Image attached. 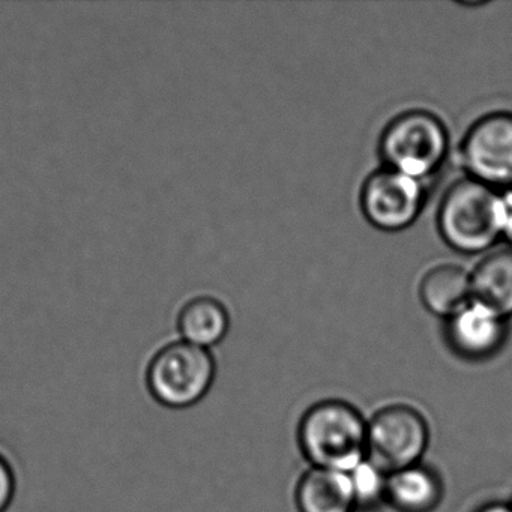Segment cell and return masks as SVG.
Instances as JSON below:
<instances>
[{
	"label": "cell",
	"instance_id": "obj_10",
	"mask_svg": "<svg viewBox=\"0 0 512 512\" xmlns=\"http://www.w3.org/2000/svg\"><path fill=\"white\" fill-rule=\"evenodd\" d=\"M443 482L424 464L389 473L385 502L398 512H433L442 502Z\"/></svg>",
	"mask_w": 512,
	"mask_h": 512
},
{
	"label": "cell",
	"instance_id": "obj_6",
	"mask_svg": "<svg viewBox=\"0 0 512 512\" xmlns=\"http://www.w3.org/2000/svg\"><path fill=\"white\" fill-rule=\"evenodd\" d=\"M460 157L470 178L494 190H512V113L476 121L461 143Z\"/></svg>",
	"mask_w": 512,
	"mask_h": 512
},
{
	"label": "cell",
	"instance_id": "obj_17",
	"mask_svg": "<svg viewBox=\"0 0 512 512\" xmlns=\"http://www.w3.org/2000/svg\"><path fill=\"white\" fill-rule=\"evenodd\" d=\"M476 512H512V505L503 502L488 503Z\"/></svg>",
	"mask_w": 512,
	"mask_h": 512
},
{
	"label": "cell",
	"instance_id": "obj_5",
	"mask_svg": "<svg viewBox=\"0 0 512 512\" xmlns=\"http://www.w3.org/2000/svg\"><path fill=\"white\" fill-rule=\"evenodd\" d=\"M428 443L427 419L409 404L383 407L368 421L367 458L388 475L421 463Z\"/></svg>",
	"mask_w": 512,
	"mask_h": 512
},
{
	"label": "cell",
	"instance_id": "obj_12",
	"mask_svg": "<svg viewBox=\"0 0 512 512\" xmlns=\"http://www.w3.org/2000/svg\"><path fill=\"white\" fill-rule=\"evenodd\" d=\"M470 278L473 302L505 319L512 316V250L488 254Z\"/></svg>",
	"mask_w": 512,
	"mask_h": 512
},
{
	"label": "cell",
	"instance_id": "obj_1",
	"mask_svg": "<svg viewBox=\"0 0 512 512\" xmlns=\"http://www.w3.org/2000/svg\"><path fill=\"white\" fill-rule=\"evenodd\" d=\"M367 425L352 404L320 401L299 422V448L311 467L352 472L367 458Z\"/></svg>",
	"mask_w": 512,
	"mask_h": 512
},
{
	"label": "cell",
	"instance_id": "obj_2",
	"mask_svg": "<svg viewBox=\"0 0 512 512\" xmlns=\"http://www.w3.org/2000/svg\"><path fill=\"white\" fill-rule=\"evenodd\" d=\"M437 224L454 250L464 254L487 251L503 236V194L472 178L455 182L443 197Z\"/></svg>",
	"mask_w": 512,
	"mask_h": 512
},
{
	"label": "cell",
	"instance_id": "obj_4",
	"mask_svg": "<svg viewBox=\"0 0 512 512\" xmlns=\"http://www.w3.org/2000/svg\"><path fill=\"white\" fill-rule=\"evenodd\" d=\"M448 145L445 125L437 116L412 110L385 128L379 149L386 169L422 181L442 166Z\"/></svg>",
	"mask_w": 512,
	"mask_h": 512
},
{
	"label": "cell",
	"instance_id": "obj_7",
	"mask_svg": "<svg viewBox=\"0 0 512 512\" xmlns=\"http://www.w3.org/2000/svg\"><path fill=\"white\" fill-rule=\"evenodd\" d=\"M424 206L421 181L382 169L365 181L361 208L365 218L377 229L400 232L415 223Z\"/></svg>",
	"mask_w": 512,
	"mask_h": 512
},
{
	"label": "cell",
	"instance_id": "obj_9",
	"mask_svg": "<svg viewBox=\"0 0 512 512\" xmlns=\"http://www.w3.org/2000/svg\"><path fill=\"white\" fill-rule=\"evenodd\" d=\"M299 512H355L349 473L311 467L299 479L295 493Z\"/></svg>",
	"mask_w": 512,
	"mask_h": 512
},
{
	"label": "cell",
	"instance_id": "obj_8",
	"mask_svg": "<svg viewBox=\"0 0 512 512\" xmlns=\"http://www.w3.org/2000/svg\"><path fill=\"white\" fill-rule=\"evenodd\" d=\"M506 320L490 308L472 301L449 319L448 343L463 358L472 361L490 358L502 349L508 337Z\"/></svg>",
	"mask_w": 512,
	"mask_h": 512
},
{
	"label": "cell",
	"instance_id": "obj_13",
	"mask_svg": "<svg viewBox=\"0 0 512 512\" xmlns=\"http://www.w3.org/2000/svg\"><path fill=\"white\" fill-rule=\"evenodd\" d=\"M178 326L185 341L211 349L229 332V311L217 298L197 296L181 308Z\"/></svg>",
	"mask_w": 512,
	"mask_h": 512
},
{
	"label": "cell",
	"instance_id": "obj_15",
	"mask_svg": "<svg viewBox=\"0 0 512 512\" xmlns=\"http://www.w3.org/2000/svg\"><path fill=\"white\" fill-rule=\"evenodd\" d=\"M16 494V476L10 463L0 455V512L7 511Z\"/></svg>",
	"mask_w": 512,
	"mask_h": 512
},
{
	"label": "cell",
	"instance_id": "obj_3",
	"mask_svg": "<svg viewBox=\"0 0 512 512\" xmlns=\"http://www.w3.org/2000/svg\"><path fill=\"white\" fill-rule=\"evenodd\" d=\"M215 374L217 365L211 350L181 340L155 353L149 362L146 383L161 406L187 409L208 395Z\"/></svg>",
	"mask_w": 512,
	"mask_h": 512
},
{
	"label": "cell",
	"instance_id": "obj_14",
	"mask_svg": "<svg viewBox=\"0 0 512 512\" xmlns=\"http://www.w3.org/2000/svg\"><path fill=\"white\" fill-rule=\"evenodd\" d=\"M349 475L355 493L356 508H371L379 502H385L388 473L365 458Z\"/></svg>",
	"mask_w": 512,
	"mask_h": 512
},
{
	"label": "cell",
	"instance_id": "obj_16",
	"mask_svg": "<svg viewBox=\"0 0 512 512\" xmlns=\"http://www.w3.org/2000/svg\"><path fill=\"white\" fill-rule=\"evenodd\" d=\"M503 206H505V224H503V238L512 245V190L503 193Z\"/></svg>",
	"mask_w": 512,
	"mask_h": 512
},
{
	"label": "cell",
	"instance_id": "obj_11",
	"mask_svg": "<svg viewBox=\"0 0 512 512\" xmlns=\"http://www.w3.org/2000/svg\"><path fill=\"white\" fill-rule=\"evenodd\" d=\"M419 295L430 313L451 319L472 302V278L460 266H436L422 278Z\"/></svg>",
	"mask_w": 512,
	"mask_h": 512
}]
</instances>
